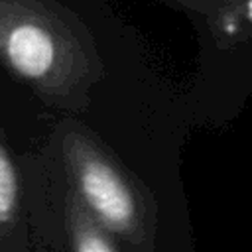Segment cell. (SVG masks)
<instances>
[{"mask_svg":"<svg viewBox=\"0 0 252 252\" xmlns=\"http://www.w3.org/2000/svg\"><path fill=\"white\" fill-rule=\"evenodd\" d=\"M0 63L59 102L79 96L93 77L85 45L35 0H0Z\"/></svg>","mask_w":252,"mask_h":252,"instance_id":"6da1fadb","label":"cell"},{"mask_svg":"<svg viewBox=\"0 0 252 252\" xmlns=\"http://www.w3.org/2000/svg\"><path fill=\"white\" fill-rule=\"evenodd\" d=\"M71 193L110 234L128 242L144 236L146 209L130 175L89 136L71 132L63 140Z\"/></svg>","mask_w":252,"mask_h":252,"instance_id":"7a4b0ae2","label":"cell"},{"mask_svg":"<svg viewBox=\"0 0 252 252\" xmlns=\"http://www.w3.org/2000/svg\"><path fill=\"white\" fill-rule=\"evenodd\" d=\"M65 215L73 252H116L110 232L83 209L73 193L67 195Z\"/></svg>","mask_w":252,"mask_h":252,"instance_id":"3957f363","label":"cell"},{"mask_svg":"<svg viewBox=\"0 0 252 252\" xmlns=\"http://www.w3.org/2000/svg\"><path fill=\"white\" fill-rule=\"evenodd\" d=\"M20 209V183L18 169L0 142V238L10 230Z\"/></svg>","mask_w":252,"mask_h":252,"instance_id":"277c9868","label":"cell"},{"mask_svg":"<svg viewBox=\"0 0 252 252\" xmlns=\"http://www.w3.org/2000/svg\"><path fill=\"white\" fill-rule=\"evenodd\" d=\"M222 16L228 32L252 30V0H222Z\"/></svg>","mask_w":252,"mask_h":252,"instance_id":"5b68a950","label":"cell"}]
</instances>
